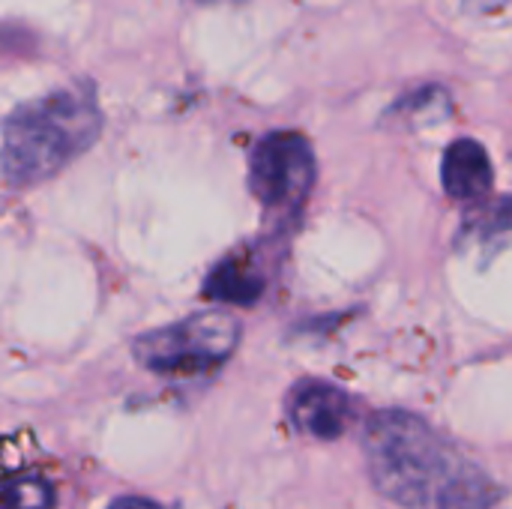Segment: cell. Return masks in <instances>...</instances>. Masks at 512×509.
Listing matches in <instances>:
<instances>
[{"label": "cell", "instance_id": "12", "mask_svg": "<svg viewBox=\"0 0 512 509\" xmlns=\"http://www.w3.org/2000/svg\"><path fill=\"white\" fill-rule=\"evenodd\" d=\"M504 0H480V9H495V6H501Z\"/></svg>", "mask_w": 512, "mask_h": 509}, {"label": "cell", "instance_id": "10", "mask_svg": "<svg viewBox=\"0 0 512 509\" xmlns=\"http://www.w3.org/2000/svg\"><path fill=\"white\" fill-rule=\"evenodd\" d=\"M465 231H471L480 243H489L498 234H512V198L483 201L471 216H465Z\"/></svg>", "mask_w": 512, "mask_h": 509}, {"label": "cell", "instance_id": "1", "mask_svg": "<svg viewBox=\"0 0 512 509\" xmlns=\"http://www.w3.org/2000/svg\"><path fill=\"white\" fill-rule=\"evenodd\" d=\"M372 486L402 509H495L504 489L426 420L384 408L363 432Z\"/></svg>", "mask_w": 512, "mask_h": 509}, {"label": "cell", "instance_id": "8", "mask_svg": "<svg viewBox=\"0 0 512 509\" xmlns=\"http://www.w3.org/2000/svg\"><path fill=\"white\" fill-rule=\"evenodd\" d=\"M453 111V99L450 90L441 84H423L414 87L408 93H402L387 111H384V123H396L402 129H417V126H432L447 120Z\"/></svg>", "mask_w": 512, "mask_h": 509}, {"label": "cell", "instance_id": "5", "mask_svg": "<svg viewBox=\"0 0 512 509\" xmlns=\"http://www.w3.org/2000/svg\"><path fill=\"white\" fill-rule=\"evenodd\" d=\"M285 408L291 426L315 441H339L354 423V399L318 378L297 381Z\"/></svg>", "mask_w": 512, "mask_h": 509}, {"label": "cell", "instance_id": "11", "mask_svg": "<svg viewBox=\"0 0 512 509\" xmlns=\"http://www.w3.org/2000/svg\"><path fill=\"white\" fill-rule=\"evenodd\" d=\"M108 509H162L156 501H147V498H135V495H129V498H117V501H111V507Z\"/></svg>", "mask_w": 512, "mask_h": 509}, {"label": "cell", "instance_id": "6", "mask_svg": "<svg viewBox=\"0 0 512 509\" xmlns=\"http://www.w3.org/2000/svg\"><path fill=\"white\" fill-rule=\"evenodd\" d=\"M441 183L453 201L483 204L495 186V171L486 147L474 138H456L441 159Z\"/></svg>", "mask_w": 512, "mask_h": 509}, {"label": "cell", "instance_id": "9", "mask_svg": "<svg viewBox=\"0 0 512 509\" xmlns=\"http://www.w3.org/2000/svg\"><path fill=\"white\" fill-rule=\"evenodd\" d=\"M54 483L39 474H15L0 483V509H54Z\"/></svg>", "mask_w": 512, "mask_h": 509}, {"label": "cell", "instance_id": "4", "mask_svg": "<svg viewBox=\"0 0 512 509\" xmlns=\"http://www.w3.org/2000/svg\"><path fill=\"white\" fill-rule=\"evenodd\" d=\"M315 177V150L300 132H270L249 156V189L267 216L282 225L300 216Z\"/></svg>", "mask_w": 512, "mask_h": 509}, {"label": "cell", "instance_id": "7", "mask_svg": "<svg viewBox=\"0 0 512 509\" xmlns=\"http://www.w3.org/2000/svg\"><path fill=\"white\" fill-rule=\"evenodd\" d=\"M267 276L261 264L252 255H231L222 264H216L204 282V294L216 303L231 306H255L264 297Z\"/></svg>", "mask_w": 512, "mask_h": 509}, {"label": "cell", "instance_id": "3", "mask_svg": "<svg viewBox=\"0 0 512 509\" xmlns=\"http://www.w3.org/2000/svg\"><path fill=\"white\" fill-rule=\"evenodd\" d=\"M240 345V324L225 312H201L135 339V360L156 375L216 372Z\"/></svg>", "mask_w": 512, "mask_h": 509}, {"label": "cell", "instance_id": "2", "mask_svg": "<svg viewBox=\"0 0 512 509\" xmlns=\"http://www.w3.org/2000/svg\"><path fill=\"white\" fill-rule=\"evenodd\" d=\"M102 129L90 90L63 87L15 108L3 123L0 168L12 186H36L81 156Z\"/></svg>", "mask_w": 512, "mask_h": 509}]
</instances>
